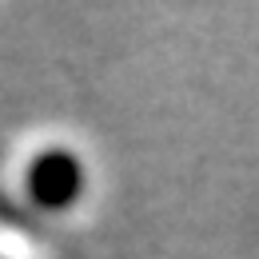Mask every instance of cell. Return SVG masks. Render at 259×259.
<instances>
[{"label":"cell","mask_w":259,"mask_h":259,"mask_svg":"<svg viewBox=\"0 0 259 259\" xmlns=\"http://www.w3.org/2000/svg\"><path fill=\"white\" fill-rule=\"evenodd\" d=\"M28 199L44 211H68L84 192V163L72 148H44L24 171Z\"/></svg>","instance_id":"cell-1"}]
</instances>
